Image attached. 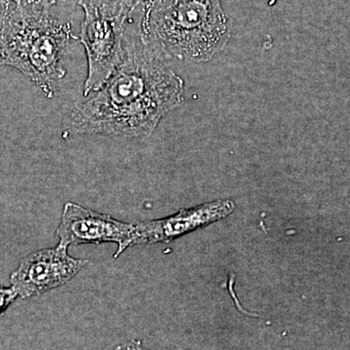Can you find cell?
Returning <instances> with one entry per match:
<instances>
[{
	"mask_svg": "<svg viewBox=\"0 0 350 350\" xmlns=\"http://www.w3.org/2000/svg\"><path fill=\"white\" fill-rule=\"evenodd\" d=\"M126 45L125 61L114 75L73 107L68 135L149 137L161 120L181 105L183 80L163 57L142 40Z\"/></svg>",
	"mask_w": 350,
	"mask_h": 350,
	"instance_id": "cell-1",
	"label": "cell"
},
{
	"mask_svg": "<svg viewBox=\"0 0 350 350\" xmlns=\"http://www.w3.org/2000/svg\"><path fill=\"white\" fill-rule=\"evenodd\" d=\"M75 39L70 23L54 17L52 11L11 4L0 14V68L17 69L53 98L66 75L64 57Z\"/></svg>",
	"mask_w": 350,
	"mask_h": 350,
	"instance_id": "cell-2",
	"label": "cell"
},
{
	"mask_svg": "<svg viewBox=\"0 0 350 350\" xmlns=\"http://www.w3.org/2000/svg\"><path fill=\"white\" fill-rule=\"evenodd\" d=\"M231 20L220 0L144 2L140 40L163 57L202 63L224 49Z\"/></svg>",
	"mask_w": 350,
	"mask_h": 350,
	"instance_id": "cell-3",
	"label": "cell"
},
{
	"mask_svg": "<svg viewBox=\"0 0 350 350\" xmlns=\"http://www.w3.org/2000/svg\"><path fill=\"white\" fill-rule=\"evenodd\" d=\"M126 25L85 12L79 39L88 59L84 96L100 89L126 57Z\"/></svg>",
	"mask_w": 350,
	"mask_h": 350,
	"instance_id": "cell-4",
	"label": "cell"
},
{
	"mask_svg": "<svg viewBox=\"0 0 350 350\" xmlns=\"http://www.w3.org/2000/svg\"><path fill=\"white\" fill-rule=\"evenodd\" d=\"M59 244L70 245L114 243L118 250L114 258L135 245V226L122 222L109 214L98 213L75 204L66 202L56 231Z\"/></svg>",
	"mask_w": 350,
	"mask_h": 350,
	"instance_id": "cell-5",
	"label": "cell"
},
{
	"mask_svg": "<svg viewBox=\"0 0 350 350\" xmlns=\"http://www.w3.org/2000/svg\"><path fill=\"white\" fill-rule=\"evenodd\" d=\"M88 260L69 256L68 247L44 248L27 255L10 276L11 286L22 299L38 296L70 282Z\"/></svg>",
	"mask_w": 350,
	"mask_h": 350,
	"instance_id": "cell-6",
	"label": "cell"
},
{
	"mask_svg": "<svg viewBox=\"0 0 350 350\" xmlns=\"http://www.w3.org/2000/svg\"><path fill=\"white\" fill-rule=\"evenodd\" d=\"M236 202L221 199L184 208L167 217L135 223V245L170 243L231 215Z\"/></svg>",
	"mask_w": 350,
	"mask_h": 350,
	"instance_id": "cell-7",
	"label": "cell"
},
{
	"mask_svg": "<svg viewBox=\"0 0 350 350\" xmlns=\"http://www.w3.org/2000/svg\"><path fill=\"white\" fill-rule=\"evenodd\" d=\"M142 0H79L84 12H91L126 25Z\"/></svg>",
	"mask_w": 350,
	"mask_h": 350,
	"instance_id": "cell-8",
	"label": "cell"
},
{
	"mask_svg": "<svg viewBox=\"0 0 350 350\" xmlns=\"http://www.w3.org/2000/svg\"><path fill=\"white\" fill-rule=\"evenodd\" d=\"M17 292L13 287L0 286V315L9 308L16 299L18 298Z\"/></svg>",
	"mask_w": 350,
	"mask_h": 350,
	"instance_id": "cell-9",
	"label": "cell"
},
{
	"mask_svg": "<svg viewBox=\"0 0 350 350\" xmlns=\"http://www.w3.org/2000/svg\"><path fill=\"white\" fill-rule=\"evenodd\" d=\"M79 0H27L25 3L32 4L41 7V8L48 9V10H52V7L54 6H62V5H73V4H77Z\"/></svg>",
	"mask_w": 350,
	"mask_h": 350,
	"instance_id": "cell-10",
	"label": "cell"
},
{
	"mask_svg": "<svg viewBox=\"0 0 350 350\" xmlns=\"http://www.w3.org/2000/svg\"><path fill=\"white\" fill-rule=\"evenodd\" d=\"M27 1V0H0V4H1V8H4L11 4H22Z\"/></svg>",
	"mask_w": 350,
	"mask_h": 350,
	"instance_id": "cell-11",
	"label": "cell"
},
{
	"mask_svg": "<svg viewBox=\"0 0 350 350\" xmlns=\"http://www.w3.org/2000/svg\"><path fill=\"white\" fill-rule=\"evenodd\" d=\"M142 3H144V2L149 1V0H142Z\"/></svg>",
	"mask_w": 350,
	"mask_h": 350,
	"instance_id": "cell-12",
	"label": "cell"
}]
</instances>
